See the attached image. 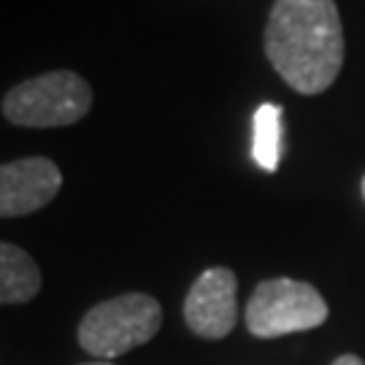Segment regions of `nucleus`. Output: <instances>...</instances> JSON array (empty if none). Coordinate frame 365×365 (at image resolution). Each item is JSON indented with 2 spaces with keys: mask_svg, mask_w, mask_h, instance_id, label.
Masks as SVG:
<instances>
[{
  "mask_svg": "<svg viewBox=\"0 0 365 365\" xmlns=\"http://www.w3.org/2000/svg\"><path fill=\"white\" fill-rule=\"evenodd\" d=\"M327 319L325 298L298 279H271L255 287L247 306V327L257 339L314 330Z\"/></svg>",
  "mask_w": 365,
  "mask_h": 365,
  "instance_id": "obj_4",
  "label": "nucleus"
},
{
  "mask_svg": "<svg viewBox=\"0 0 365 365\" xmlns=\"http://www.w3.org/2000/svg\"><path fill=\"white\" fill-rule=\"evenodd\" d=\"M265 54L295 92H325L344 66L336 0H276L265 25Z\"/></svg>",
  "mask_w": 365,
  "mask_h": 365,
  "instance_id": "obj_1",
  "label": "nucleus"
},
{
  "mask_svg": "<svg viewBox=\"0 0 365 365\" xmlns=\"http://www.w3.org/2000/svg\"><path fill=\"white\" fill-rule=\"evenodd\" d=\"M238 282L230 268H209L195 279L184 298V319L200 339H225L235 327Z\"/></svg>",
  "mask_w": 365,
  "mask_h": 365,
  "instance_id": "obj_5",
  "label": "nucleus"
},
{
  "mask_svg": "<svg viewBox=\"0 0 365 365\" xmlns=\"http://www.w3.org/2000/svg\"><path fill=\"white\" fill-rule=\"evenodd\" d=\"M41 289V271L25 249L0 244V300L6 306L27 303Z\"/></svg>",
  "mask_w": 365,
  "mask_h": 365,
  "instance_id": "obj_7",
  "label": "nucleus"
},
{
  "mask_svg": "<svg viewBox=\"0 0 365 365\" xmlns=\"http://www.w3.org/2000/svg\"><path fill=\"white\" fill-rule=\"evenodd\" d=\"M363 195H365V179H363Z\"/></svg>",
  "mask_w": 365,
  "mask_h": 365,
  "instance_id": "obj_11",
  "label": "nucleus"
},
{
  "mask_svg": "<svg viewBox=\"0 0 365 365\" xmlns=\"http://www.w3.org/2000/svg\"><path fill=\"white\" fill-rule=\"evenodd\" d=\"M84 365H114V363H84Z\"/></svg>",
  "mask_w": 365,
  "mask_h": 365,
  "instance_id": "obj_10",
  "label": "nucleus"
},
{
  "mask_svg": "<svg viewBox=\"0 0 365 365\" xmlns=\"http://www.w3.org/2000/svg\"><path fill=\"white\" fill-rule=\"evenodd\" d=\"M163 325L160 303L144 292L108 298L84 314L78 344L98 360H114L157 336Z\"/></svg>",
  "mask_w": 365,
  "mask_h": 365,
  "instance_id": "obj_2",
  "label": "nucleus"
},
{
  "mask_svg": "<svg viewBox=\"0 0 365 365\" xmlns=\"http://www.w3.org/2000/svg\"><path fill=\"white\" fill-rule=\"evenodd\" d=\"M330 365H365L357 354H341L336 363H330Z\"/></svg>",
  "mask_w": 365,
  "mask_h": 365,
  "instance_id": "obj_9",
  "label": "nucleus"
},
{
  "mask_svg": "<svg viewBox=\"0 0 365 365\" xmlns=\"http://www.w3.org/2000/svg\"><path fill=\"white\" fill-rule=\"evenodd\" d=\"M284 108L276 103H262L252 119V157L262 170L276 173L284 149Z\"/></svg>",
  "mask_w": 365,
  "mask_h": 365,
  "instance_id": "obj_8",
  "label": "nucleus"
},
{
  "mask_svg": "<svg viewBox=\"0 0 365 365\" xmlns=\"http://www.w3.org/2000/svg\"><path fill=\"white\" fill-rule=\"evenodd\" d=\"M92 90L78 73L52 71L27 78L3 98V117L19 128H66L90 111Z\"/></svg>",
  "mask_w": 365,
  "mask_h": 365,
  "instance_id": "obj_3",
  "label": "nucleus"
},
{
  "mask_svg": "<svg viewBox=\"0 0 365 365\" xmlns=\"http://www.w3.org/2000/svg\"><path fill=\"white\" fill-rule=\"evenodd\" d=\"M63 187V173L46 157H25L0 168V214L25 217L52 203Z\"/></svg>",
  "mask_w": 365,
  "mask_h": 365,
  "instance_id": "obj_6",
  "label": "nucleus"
}]
</instances>
